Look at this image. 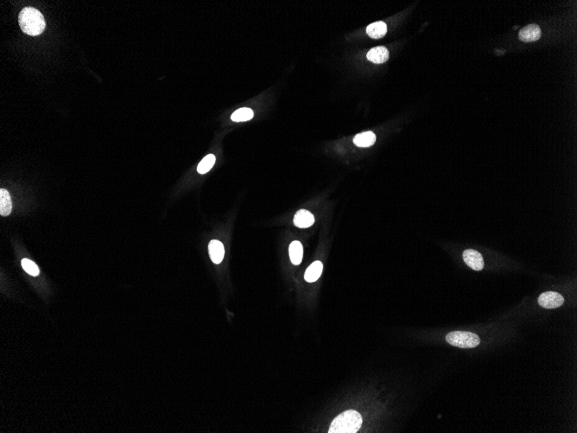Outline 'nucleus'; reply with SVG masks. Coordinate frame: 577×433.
<instances>
[{
	"mask_svg": "<svg viewBox=\"0 0 577 433\" xmlns=\"http://www.w3.org/2000/svg\"><path fill=\"white\" fill-rule=\"evenodd\" d=\"M463 260L469 267L475 271H481L484 267L482 255L477 251L468 249L463 253Z\"/></svg>",
	"mask_w": 577,
	"mask_h": 433,
	"instance_id": "5",
	"label": "nucleus"
},
{
	"mask_svg": "<svg viewBox=\"0 0 577 433\" xmlns=\"http://www.w3.org/2000/svg\"><path fill=\"white\" fill-rule=\"evenodd\" d=\"M315 222L314 215L308 210H298L294 217V224L300 229H307L313 225Z\"/></svg>",
	"mask_w": 577,
	"mask_h": 433,
	"instance_id": "8",
	"label": "nucleus"
},
{
	"mask_svg": "<svg viewBox=\"0 0 577 433\" xmlns=\"http://www.w3.org/2000/svg\"><path fill=\"white\" fill-rule=\"evenodd\" d=\"M362 426V418L359 412L349 410L342 412L333 420L328 433H356Z\"/></svg>",
	"mask_w": 577,
	"mask_h": 433,
	"instance_id": "2",
	"label": "nucleus"
},
{
	"mask_svg": "<svg viewBox=\"0 0 577 433\" xmlns=\"http://www.w3.org/2000/svg\"><path fill=\"white\" fill-rule=\"evenodd\" d=\"M564 303L563 297L557 293L547 292L542 293L539 298V303L540 306L546 309H555L557 307L562 306Z\"/></svg>",
	"mask_w": 577,
	"mask_h": 433,
	"instance_id": "4",
	"label": "nucleus"
},
{
	"mask_svg": "<svg viewBox=\"0 0 577 433\" xmlns=\"http://www.w3.org/2000/svg\"><path fill=\"white\" fill-rule=\"evenodd\" d=\"M208 253L211 261L215 264L222 263L225 255V249L223 244L217 239H213L208 245Z\"/></svg>",
	"mask_w": 577,
	"mask_h": 433,
	"instance_id": "7",
	"label": "nucleus"
},
{
	"mask_svg": "<svg viewBox=\"0 0 577 433\" xmlns=\"http://www.w3.org/2000/svg\"><path fill=\"white\" fill-rule=\"evenodd\" d=\"M322 270H323L322 263L321 261H315L310 265L309 267L307 268L305 274H304L305 280L307 282H310V283L317 281V279L320 278Z\"/></svg>",
	"mask_w": 577,
	"mask_h": 433,
	"instance_id": "10",
	"label": "nucleus"
},
{
	"mask_svg": "<svg viewBox=\"0 0 577 433\" xmlns=\"http://www.w3.org/2000/svg\"><path fill=\"white\" fill-rule=\"evenodd\" d=\"M366 57L374 64H384L389 59V51L385 47H375L368 51Z\"/></svg>",
	"mask_w": 577,
	"mask_h": 433,
	"instance_id": "9",
	"label": "nucleus"
},
{
	"mask_svg": "<svg viewBox=\"0 0 577 433\" xmlns=\"http://www.w3.org/2000/svg\"><path fill=\"white\" fill-rule=\"evenodd\" d=\"M254 111L247 108V107H243L235 111L234 113H232L231 119L232 121L235 122H242V121H248V120H252L254 118Z\"/></svg>",
	"mask_w": 577,
	"mask_h": 433,
	"instance_id": "15",
	"label": "nucleus"
},
{
	"mask_svg": "<svg viewBox=\"0 0 577 433\" xmlns=\"http://www.w3.org/2000/svg\"><path fill=\"white\" fill-rule=\"evenodd\" d=\"M447 341L451 345L461 349H472L480 344L481 340L477 334L468 331H453L447 334Z\"/></svg>",
	"mask_w": 577,
	"mask_h": 433,
	"instance_id": "3",
	"label": "nucleus"
},
{
	"mask_svg": "<svg viewBox=\"0 0 577 433\" xmlns=\"http://www.w3.org/2000/svg\"><path fill=\"white\" fill-rule=\"evenodd\" d=\"M376 141V136L372 132H366L362 133L357 134L353 138V143L358 147H369L372 146Z\"/></svg>",
	"mask_w": 577,
	"mask_h": 433,
	"instance_id": "13",
	"label": "nucleus"
},
{
	"mask_svg": "<svg viewBox=\"0 0 577 433\" xmlns=\"http://www.w3.org/2000/svg\"><path fill=\"white\" fill-rule=\"evenodd\" d=\"M21 264L22 266L24 268V270L30 275H32V276H38L39 273H40L38 266H36L35 262H33L31 260L24 259L22 261Z\"/></svg>",
	"mask_w": 577,
	"mask_h": 433,
	"instance_id": "17",
	"label": "nucleus"
},
{
	"mask_svg": "<svg viewBox=\"0 0 577 433\" xmlns=\"http://www.w3.org/2000/svg\"><path fill=\"white\" fill-rule=\"evenodd\" d=\"M215 160H216L215 156L213 154L206 156L198 166V172L200 174H205V173L208 172L212 169V167L215 166Z\"/></svg>",
	"mask_w": 577,
	"mask_h": 433,
	"instance_id": "16",
	"label": "nucleus"
},
{
	"mask_svg": "<svg viewBox=\"0 0 577 433\" xmlns=\"http://www.w3.org/2000/svg\"><path fill=\"white\" fill-rule=\"evenodd\" d=\"M386 32H387V25L382 21L375 22V23L368 25L366 28L367 35H369L370 37L374 39L383 37L384 35L386 34Z\"/></svg>",
	"mask_w": 577,
	"mask_h": 433,
	"instance_id": "11",
	"label": "nucleus"
},
{
	"mask_svg": "<svg viewBox=\"0 0 577 433\" xmlns=\"http://www.w3.org/2000/svg\"><path fill=\"white\" fill-rule=\"evenodd\" d=\"M22 31L30 35H38L45 29L46 24L42 13L35 8L26 7L18 17Z\"/></svg>",
	"mask_w": 577,
	"mask_h": 433,
	"instance_id": "1",
	"label": "nucleus"
},
{
	"mask_svg": "<svg viewBox=\"0 0 577 433\" xmlns=\"http://www.w3.org/2000/svg\"><path fill=\"white\" fill-rule=\"evenodd\" d=\"M541 36V29L539 25H529L522 29L519 34H518V38L520 39L521 41L523 42H534L539 40Z\"/></svg>",
	"mask_w": 577,
	"mask_h": 433,
	"instance_id": "6",
	"label": "nucleus"
},
{
	"mask_svg": "<svg viewBox=\"0 0 577 433\" xmlns=\"http://www.w3.org/2000/svg\"><path fill=\"white\" fill-rule=\"evenodd\" d=\"M12 210V202L11 196L7 190H0V214L3 216H7Z\"/></svg>",
	"mask_w": 577,
	"mask_h": 433,
	"instance_id": "14",
	"label": "nucleus"
},
{
	"mask_svg": "<svg viewBox=\"0 0 577 433\" xmlns=\"http://www.w3.org/2000/svg\"><path fill=\"white\" fill-rule=\"evenodd\" d=\"M288 254L292 264L295 266L299 265L303 261V247L302 243L297 240L291 242L288 247Z\"/></svg>",
	"mask_w": 577,
	"mask_h": 433,
	"instance_id": "12",
	"label": "nucleus"
}]
</instances>
